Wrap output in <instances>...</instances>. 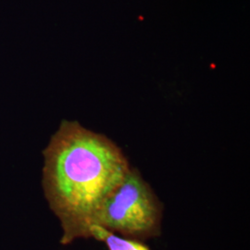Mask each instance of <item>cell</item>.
<instances>
[{"mask_svg":"<svg viewBox=\"0 0 250 250\" xmlns=\"http://www.w3.org/2000/svg\"><path fill=\"white\" fill-rule=\"evenodd\" d=\"M44 156L45 197L62 223V243L90 237L101 206L130 170L128 161L106 136L66 121Z\"/></svg>","mask_w":250,"mask_h":250,"instance_id":"cell-1","label":"cell"},{"mask_svg":"<svg viewBox=\"0 0 250 250\" xmlns=\"http://www.w3.org/2000/svg\"><path fill=\"white\" fill-rule=\"evenodd\" d=\"M160 220L161 208L151 189L130 169L101 206L93 226L146 238L158 233Z\"/></svg>","mask_w":250,"mask_h":250,"instance_id":"cell-2","label":"cell"},{"mask_svg":"<svg viewBox=\"0 0 250 250\" xmlns=\"http://www.w3.org/2000/svg\"><path fill=\"white\" fill-rule=\"evenodd\" d=\"M95 237L105 242L109 250H150L139 242L119 237L112 232L99 226H93L90 230V237Z\"/></svg>","mask_w":250,"mask_h":250,"instance_id":"cell-3","label":"cell"}]
</instances>
